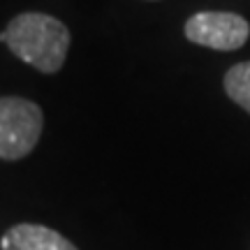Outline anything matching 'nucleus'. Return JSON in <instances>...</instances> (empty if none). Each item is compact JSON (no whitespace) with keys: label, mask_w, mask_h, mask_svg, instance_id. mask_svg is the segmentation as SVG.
Listing matches in <instances>:
<instances>
[{"label":"nucleus","mask_w":250,"mask_h":250,"mask_svg":"<svg viewBox=\"0 0 250 250\" xmlns=\"http://www.w3.org/2000/svg\"><path fill=\"white\" fill-rule=\"evenodd\" d=\"M0 42H5L19 61L37 72L56 74L65 65L72 35L61 19L42 12H23L0 33Z\"/></svg>","instance_id":"nucleus-1"},{"label":"nucleus","mask_w":250,"mask_h":250,"mask_svg":"<svg viewBox=\"0 0 250 250\" xmlns=\"http://www.w3.org/2000/svg\"><path fill=\"white\" fill-rule=\"evenodd\" d=\"M44 130V114L33 100L0 98V160H23L33 153Z\"/></svg>","instance_id":"nucleus-2"},{"label":"nucleus","mask_w":250,"mask_h":250,"mask_svg":"<svg viewBox=\"0 0 250 250\" xmlns=\"http://www.w3.org/2000/svg\"><path fill=\"white\" fill-rule=\"evenodd\" d=\"M186 37L197 46L215 51H236L250 37V26L234 12H197L183 26Z\"/></svg>","instance_id":"nucleus-3"},{"label":"nucleus","mask_w":250,"mask_h":250,"mask_svg":"<svg viewBox=\"0 0 250 250\" xmlns=\"http://www.w3.org/2000/svg\"><path fill=\"white\" fill-rule=\"evenodd\" d=\"M2 250H79L72 241H67L61 232L46 225L19 223L9 227L0 239Z\"/></svg>","instance_id":"nucleus-4"},{"label":"nucleus","mask_w":250,"mask_h":250,"mask_svg":"<svg viewBox=\"0 0 250 250\" xmlns=\"http://www.w3.org/2000/svg\"><path fill=\"white\" fill-rule=\"evenodd\" d=\"M223 86L227 98L250 114V61L236 62L234 67L225 72Z\"/></svg>","instance_id":"nucleus-5"}]
</instances>
